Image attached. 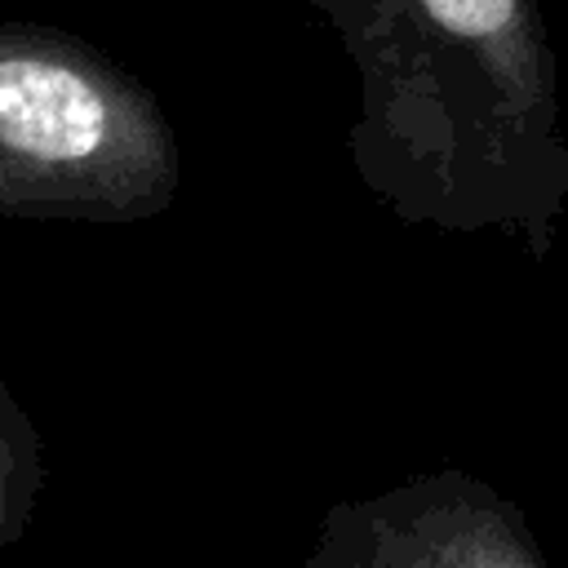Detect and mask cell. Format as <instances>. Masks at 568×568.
<instances>
[{
	"mask_svg": "<svg viewBox=\"0 0 568 568\" xmlns=\"http://www.w3.org/2000/svg\"><path fill=\"white\" fill-rule=\"evenodd\" d=\"M178 182L173 124L138 75L71 31L0 18V217L142 222Z\"/></svg>",
	"mask_w": 568,
	"mask_h": 568,
	"instance_id": "2",
	"label": "cell"
},
{
	"mask_svg": "<svg viewBox=\"0 0 568 568\" xmlns=\"http://www.w3.org/2000/svg\"><path fill=\"white\" fill-rule=\"evenodd\" d=\"M306 568H368V564H359L355 550H351L333 528L320 524V537H315V550H311Z\"/></svg>",
	"mask_w": 568,
	"mask_h": 568,
	"instance_id": "5",
	"label": "cell"
},
{
	"mask_svg": "<svg viewBox=\"0 0 568 568\" xmlns=\"http://www.w3.org/2000/svg\"><path fill=\"white\" fill-rule=\"evenodd\" d=\"M40 488H44V457H40L36 422L0 382V550L27 537Z\"/></svg>",
	"mask_w": 568,
	"mask_h": 568,
	"instance_id": "4",
	"label": "cell"
},
{
	"mask_svg": "<svg viewBox=\"0 0 568 568\" xmlns=\"http://www.w3.org/2000/svg\"><path fill=\"white\" fill-rule=\"evenodd\" d=\"M359 71L351 164L404 226L501 231L546 262L568 200L537 0H311Z\"/></svg>",
	"mask_w": 568,
	"mask_h": 568,
	"instance_id": "1",
	"label": "cell"
},
{
	"mask_svg": "<svg viewBox=\"0 0 568 568\" xmlns=\"http://www.w3.org/2000/svg\"><path fill=\"white\" fill-rule=\"evenodd\" d=\"M368 568H546L528 519L466 470L413 475L324 515Z\"/></svg>",
	"mask_w": 568,
	"mask_h": 568,
	"instance_id": "3",
	"label": "cell"
}]
</instances>
